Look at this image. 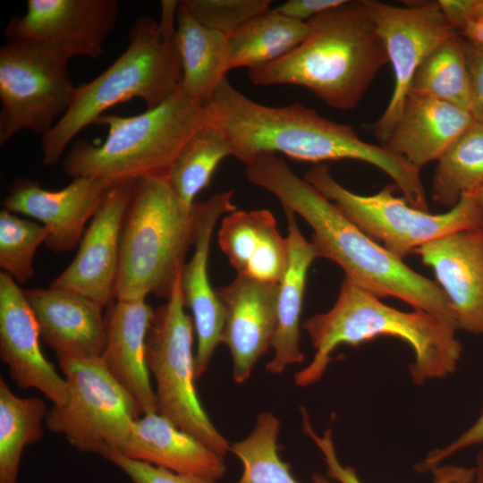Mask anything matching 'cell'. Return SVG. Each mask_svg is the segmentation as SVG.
<instances>
[{
    "mask_svg": "<svg viewBox=\"0 0 483 483\" xmlns=\"http://www.w3.org/2000/svg\"><path fill=\"white\" fill-rule=\"evenodd\" d=\"M100 455L120 468L132 483H215L208 477L177 473L128 458L114 449H106Z\"/></svg>",
    "mask_w": 483,
    "mask_h": 483,
    "instance_id": "obj_36",
    "label": "cell"
},
{
    "mask_svg": "<svg viewBox=\"0 0 483 483\" xmlns=\"http://www.w3.org/2000/svg\"><path fill=\"white\" fill-rule=\"evenodd\" d=\"M412 253L434 272L451 304L457 329L483 335V227L453 232Z\"/></svg>",
    "mask_w": 483,
    "mask_h": 483,
    "instance_id": "obj_19",
    "label": "cell"
},
{
    "mask_svg": "<svg viewBox=\"0 0 483 483\" xmlns=\"http://www.w3.org/2000/svg\"><path fill=\"white\" fill-rule=\"evenodd\" d=\"M154 315L146 299H140L116 300L105 316L106 343L101 358L143 415L157 412L146 360V341Z\"/></svg>",
    "mask_w": 483,
    "mask_h": 483,
    "instance_id": "obj_21",
    "label": "cell"
},
{
    "mask_svg": "<svg viewBox=\"0 0 483 483\" xmlns=\"http://www.w3.org/2000/svg\"><path fill=\"white\" fill-rule=\"evenodd\" d=\"M117 0H28L23 15L13 17L7 40L40 44L68 58L97 59L118 21Z\"/></svg>",
    "mask_w": 483,
    "mask_h": 483,
    "instance_id": "obj_13",
    "label": "cell"
},
{
    "mask_svg": "<svg viewBox=\"0 0 483 483\" xmlns=\"http://www.w3.org/2000/svg\"><path fill=\"white\" fill-rule=\"evenodd\" d=\"M233 191L211 196L197 202L194 251L180 275V285L185 306L192 314L197 335L195 368L197 379L207 370L216 346L222 343L224 313L208 277V257L214 230L219 218L236 210Z\"/></svg>",
    "mask_w": 483,
    "mask_h": 483,
    "instance_id": "obj_17",
    "label": "cell"
},
{
    "mask_svg": "<svg viewBox=\"0 0 483 483\" xmlns=\"http://www.w3.org/2000/svg\"><path fill=\"white\" fill-rule=\"evenodd\" d=\"M279 431V419L271 412H261L250 434L231 445L230 451L243 466L238 483H300L292 474L289 464L280 458ZM313 482L331 483L317 474L313 475Z\"/></svg>",
    "mask_w": 483,
    "mask_h": 483,
    "instance_id": "obj_32",
    "label": "cell"
},
{
    "mask_svg": "<svg viewBox=\"0 0 483 483\" xmlns=\"http://www.w3.org/2000/svg\"><path fill=\"white\" fill-rule=\"evenodd\" d=\"M347 0H289L275 8L293 20L308 22L318 15L344 4Z\"/></svg>",
    "mask_w": 483,
    "mask_h": 483,
    "instance_id": "obj_39",
    "label": "cell"
},
{
    "mask_svg": "<svg viewBox=\"0 0 483 483\" xmlns=\"http://www.w3.org/2000/svg\"><path fill=\"white\" fill-rule=\"evenodd\" d=\"M474 469V483H483V450L479 453L476 458Z\"/></svg>",
    "mask_w": 483,
    "mask_h": 483,
    "instance_id": "obj_43",
    "label": "cell"
},
{
    "mask_svg": "<svg viewBox=\"0 0 483 483\" xmlns=\"http://www.w3.org/2000/svg\"><path fill=\"white\" fill-rule=\"evenodd\" d=\"M35 315L17 282L0 273V358L19 387L35 388L53 402L64 405L68 385L44 356Z\"/></svg>",
    "mask_w": 483,
    "mask_h": 483,
    "instance_id": "obj_16",
    "label": "cell"
},
{
    "mask_svg": "<svg viewBox=\"0 0 483 483\" xmlns=\"http://www.w3.org/2000/svg\"><path fill=\"white\" fill-rule=\"evenodd\" d=\"M118 452L177 473L215 480L226 470L224 456L157 412L140 416L127 443Z\"/></svg>",
    "mask_w": 483,
    "mask_h": 483,
    "instance_id": "obj_24",
    "label": "cell"
},
{
    "mask_svg": "<svg viewBox=\"0 0 483 483\" xmlns=\"http://www.w3.org/2000/svg\"><path fill=\"white\" fill-rule=\"evenodd\" d=\"M469 21L483 22V0H475Z\"/></svg>",
    "mask_w": 483,
    "mask_h": 483,
    "instance_id": "obj_42",
    "label": "cell"
},
{
    "mask_svg": "<svg viewBox=\"0 0 483 483\" xmlns=\"http://www.w3.org/2000/svg\"><path fill=\"white\" fill-rule=\"evenodd\" d=\"M470 112V84L463 39L456 32L437 47L416 72L410 92Z\"/></svg>",
    "mask_w": 483,
    "mask_h": 483,
    "instance_id": "obj_30",
    "label": "cell"
},
{
    "mask_svg": "<svg viewBox=\"0 0 483 483\" xmlns=\"http://www.w3.org/2000/svg\"><path fill=\"white\" fill-rule=\"evenodd\" d=\"M302 328L315 354L294 375L299 386H310L323 377L338 346H358L381 335L396 337L411 347L413 360L409 372L417 385L454 373L462 352L454 328L425 311L406 312L390 307L345 277L334 306L305 320Z\"/></svg>",
    "mask_w": 483,
    "mask_h": 483,
    "instance_id": "obj_4",
    "label": "cell"
},
{
    "mask_svg": "<svg viewBox=\"0 0 483 483\" xmlns=\"http://www.w3.org/2000/svg\"><path fill=\"white\" fill-rule=\"evenodd\" d=\"M229 156L232 151L228 142L210 123L185 145L167 179L173 191L186 208L194 206V198L209 184L218 165Z\"/></svg>",
    "mask_w": 483,
    "mask_h": 483,
    "instance_id": "obj_31",
    "label": "cell"
},
{
    "mask_svg": "<svg viewBox=\"0 0 483 483\" xmlns=\"http://www.w3.org/2000/svg\"><path fill=\"white\" fill-rule=\"evenodd\" d=\"M180 275L167 301L155 309L146 360L157 384V413L225 456L231 444L213 425L195 386L194 325L184 308Z\"/></svg>",
    "mask_w": 483,
    "mask_h": 483,
    "instance_id": "obj_9",
    "label": "cell"
},
{
    "mask_svg": "<svg viewBox=\"0 0 483 483\" xmlns=\"http://www.w3.org/2000/svg\"><path fill=\"white\" fill-rule=\"evenodd\" d=\"M68 385L64 405L48 410L45 425L81 452L121 451L142 411L101 357L58 358Z\"/></svg>",
    "mask_w": 483,
    "mask_h": 483,
    "instance_id": "obj_10",
    "label": "cell"
},
{
    "mask_svg": "<svg viewBox=\"0 0 483 483\" xmlns=\"http://www.w3.org/2000/svg\"><path fill=\"white\" fill-rule=\"evenodd\" d=\"M48 233L42 225L18 217L6 209L0 212V267L17 283L34 276V257Z\"/></svg>",
    "mask_w": 483,
    "mask_h": 483,
    "instance_id": "obj_33",
    "label": "cell"
},
{
    "mask_svg": "<svg viewBox=\"0 0 483 483\" xmlns=\"http://www.w3.org/2000/svg\"><path fill=\"white\" fill-rule=\"evenodd\" d=\"M309 30V22L269 9L228 37V72L241 67L249 70L280 59L300 46Z\"/></svg>",
    "mask_w": 483,
    "mask_h": 483,
    "instance_id": "obj_27",
    "label": "cell"
},
{
    "mask_svg": "<svg viewBox=\"0 0 483 483\" xmlns=\"http://www.w3.org/2000/svg\"><path fill=\"white\" fill-rule=\"evenodd\" d=\"M304 179L365 234L402 259L441 236L483 227V211L472 193L463 194L449 211L431 214L394 196L391 187L369 196L356 194L342 186L324 164L312 167Z\"/></svg>",
    "mask_w": 483,
    "mask_h": 483,
    "instance_id": "obj_8",
    "label": "cell"
},
{
    "mask_svg": "<svg viewBox=\"0 0 483 483\" xmlns=\"http://www.w3.org/2000/svg\"><path fill=\"white\" fill-rule=\"evenodd\" d=\"M71 59L46 46L7 40L0 49V144L27 130L44 136L71 106Z\"/></svg>",
    "mask_w": 483,
    "mask_h": 483,
    "instance_id": "obj_11",
    "label": "cell"
},
{
    "mask_svg": "<svg viewBox=\"0 0 483 483\" xmlns=\"http://www.w3.org/2000/svg\"><path fill=\"white\" fill-rule=\"evenodd\" d=\"M47 411L41 398L19 397L0 378V483H18L21 453L42 438Z\"/></svg>",
    "mask_w": 483,
    "mask_h": 483,
    "instance_id": "obj_28",
    "label": "cell"
},
{
    "mask_svg": "<svg viewBox=\"0 0 483 483\" xmlns=\"http://www.w3.org/2000/svg\"><path fill=\"white\" fill-rule=\"evenodd\" d=\"M218 244L237 275L279 284L288 262V242L271 211L235 210L224 216Z\"/></svg>",
    "mask_w": 483,
    "mask_h": 483,
    "instance_id": "obj_23",
    "label": "cell"
},
{
    "mask_svg": "<svg viewBox=\"0 0 483 483\" xmlns=\"http://www.w3.org/2000/svg\"><path fill=\"white\" fill-rule=\"evenodd\" d=\"M210 123L208 103L178 88L158 106L132 116L103 114L95 123L107 127L98 145L77 141L64 158L72 179L95 177L113 183L168 174L176 158Z\"/></svg>",
    "mask_w": 483,
    "mask_h": 483,
    "instance_id": "obj_6",
    "label": "cell"
},
{
    "mask_svg": "<svg viewBox=\"0 0 483 483\" xmlns=\"http://www.w3.org/2000/svg\"><path fill=\"white\" fill-rule=\"evenodd\" d=\"M216 294L224 313L222 343L231 353L233 378L241 384L272 348L277 325L278 284L237 275L216 290Z\"/></svg>",
    "mask_w": 483,
    "mask_h": 483,
    "instance_id": "obj_18",
    "label": "cell"
},
{
    "mask_svg": "<svg viewBox=\"0 0 483 483\" xmlns=\"http://www.w3.org/2000/svg\"><path fill=\"white\" fill-rule=\"evenodd\" d=\"M479 207L483 211V186L472 192Z\"/></svg>",
    "mask_w": 483,
    "mask_h": 483,
    "instance_id": "obj_44",
    "label": "cell"
},
{
    "mask_svg": "<svg viewBox=\"0 0 483 483\" xmlns=\"http://www.w3.org/2000/svg\"><path fill=\"white\" fill-rule=\"evenodd\" d=\"M287 219L288 262L278 284L277 325L272 348L274 355L267 370L282 373L288 366L302 362L301 351V318L309 267L318 258L313 243L301 233L295 214L283 207Z\"/></svg>",
    "mask_w": 483,
    "mask_h": 483,
    "instance_id": "obj_25",
    "label": "cell"
},
{
    "mask_svg": "<svg viewBox=\"0 0 483 483\" xmlns=\"http://www.w3.org/2000/svg\"><path fill=\"white\" fill-rule=\"evenodd\" d=\"M474 121L470 112L456 106L409 93L401 117L383 145L420 171L438 160Z\"/></svg>",
    "mask_w": 483,
    "mask_h": 483,
    "instance_id": "obj_22",
    "label": "cell"
},
{
    "mask_svg": "<svg viewBox=\"0 0 483 483\" xmlns=\"http://www.w3.org/2000/svg\"><path fill=\"white\" fill-rule=\"evenodd\" d=\"M179 1H161L160 20H136L126 50L94 80L76 87L73 101L41 138L43 163H59L74 137L107 109L140 98L147 109L166 99L180 85L182 66L175 43Z\"/></svg>",
    "mask_w": 483,
    "mask_h": 483,
    "instance_id": "obj_5",
    "label": "cell"
},
{
    "mask_svg": "<svg viewBox=\"0 0 483 483\" xmlns=\"http://www.w3.org/2000/svg\"><path fill=\"white\" fill-rule=\"evenodd\" d=\"M115 184L95 177H79L61 190L51 191L20 178L10 187L3 207L40 221L48 233L47 247L65 252L80 242L87 223Z\"/></svg>",
    "mask_w": 483,
    "mask_h": 483,
    "instance_id": "obj_15",
    "label": "cell"
},
{
    "mask_svg": "<svg viewBox=\"0 0 483 483\" xmlns=\"http://www.w3.org/2000/svg\"><path fill=\"white\" fill-rule=\"evenodd\" d=\"M483 445V405L474 422L460 434L454 440L442 448L431 451L418 464L419 472L432 471L453 454L469 447Z\"/></svg>",
    "mask_w": 483,
    "mask_h": 483,
    "instance_id": "obj_37",
    "label": "cell"
},
{
    "mask_svg": "<svg viewBox=\"0 0 483 483\" xmlns=\"http://www.w3.org/2000/svg\"><path fill=\"white\" fill-rule=\"evenodd\" d=\"M308 22L306 39L280 59L249 69L250 80L301 86L334 108L352 109L389 63L382 38L362 1H346Z\"/></svg>",
    "mask_w": 483,
    "mask_h": 483,
    "instance_id": "obj_3",
    "label": "cell"
},
{
    "mask_svg": "<svg viewBox=\"0 0 483 483\" xmlns=\"http://www.w3.org/2000/svg\"><path fill=\"white\" fill-rule=\"evenodd\" d=\"M40 336L58 358L102 357L106 335L103 306L78 292L50 286L24 291Z\"/></svg>",
    "mask_w": 483,
    "mask_h": 483,
    "instance_id": "obj_20",
    "label": "cell"
},
{
    "mask_svg": "<svg viewBox=\"0 0 483 483\" xmlns=\"http://www.w3.org/2000/svg\"><path fill=\"white\" fill-rule=\"evenodd\" d=\"M458 34L464 39L483 45V22L469 21Z\"/></svg>",
    "mask_w": 483,
    "mask_h": 483,
    "instance_id": "obj_41",
    "label": "cell"
},
{
    "mask_svg": "<svg viewBox=\"0 0 483 483\" xmlns=\"http://www.w3.org/2000/svg\"><path fill=\"white\" fill-rule=\"evenodd\" d=\"M463 39L470 84V113L483 123V45Z\"/></svg>",
    "mask_w": 483,
    "mask_h": 483,
    "instance_id": "obj_38",
    "label": "cell"
},
{
    "mask_svg": "<svg viewBox=\"0 0 483 483\" xmlns=\"http://www.w3.org/2000/svg\"><path fill=\"white\" fill-rule=\"evenodd\" d=\"M133 182L115 184L91 219L71 264L50 286L84 295L103 307L115 298L120 241Z\"/></svg>",
    "mask_w": 483,
    "mask_h": 483,
    "instance_id": "obj_14",
    "label": "cell"
},
{
    "mask_svg": "<svg viewBox=\"0 0 483 483\" xmlns=\"http://www.w3.org/2000/svg\"><path fill=\"white\" fill-rule=\"evenodd\" d=\"M246 176L309 224L318 258L336 263L352 284L380 299L402 300L458 330L451 304L436 282L365 234L276 154L257 157L246 166Z\"/></svg>",
    "mask_w": 483,
    "mask_h": 483,
    "instance_id": "obj_1",
    "label": "cell"
},
{
    "mask_svg": "<svg viewBox=\"0 0 483 483\" xmlns=\"http://www.w3.org/2000/svg\"><path fill=\"white\" fill-rule=\"evenodd\" d=\"M196 205L186 208L167 176L133 182L123 225L115 299H168L193 245Z\"/></svg>",
    "mask_w": 483,
    "mask_h": 483,
    "instance_id": "obj_7",
    "label": "cell"
},
{
    "mask_svg": "<svg viewBox=\"0 0 483 483\" xmlns=\"http://www.w3.org/2000/svg\"><path fill=\"white\" fill-rule=\"evenodd\" d=\"M382 38L391 63L394 86L379 119L371 126L384 144L399 121L413 77L429 55L456 33L437 1L419 2L405 7L362 0Z\"/></svg>",
    "mask_w": 483,
    "mask_h": 483,
    "instance_id": "obj_12",
    "label": "cell"
},
{
    "mask_svg": "<svg viewBox=\"0 0 483 483\" xmlns=\"http://www.w3.org/2000/svg\"><path fill=\"white\" fill-rule=\"evenodd\" d=\"M301 412L303 431L322 453L327 475L339 483H363L352 467L340 463L335 449L332 430L327 428L321 436L318 435L309 422L307 411L303 410ZM431 472L433 483H474L473 467L441 464Z\"/></svg>",
    "mask_w": 483,
    "mask_h": 483,
    "instance_id": "obj_35",
    "label": "cell"
},
{
    "mask_svg": "<svg viewBox=\"0 0 483 483\" xmlns=\"http://www.w3.org/2000/svg\"><path fill=\"white\" fill-rule=\"evenodd\" d=\"M175 43L182 89L195 99L208 103L228 72V38L202 25L179 1Z\"/></svg>",
    "mask_w": 483,
    "mask_h": 483,
    "instance_id": "obj_26",
    "label": "cell"
},
{
    "mask_svg": "<svg viewBox=\"0 0 483 483\" xmlns=\"http://www.w3.org/2000/svg\"><path fill=\"white\" fill-rule=\"evenodd\" d=\"M208 106L209 123L224 135L232 156L245 165L260 154L277 152L303 162L359 160L386 174L399 164L397 155L383 145L364 141L348 124L331 121L300 103L276 107L258 103L226 78Z\"/></svg>",
    "mask_w": 483,
    "mask_h": 483,
    "instance_id": "obj_2",
    "label": "cell"
},
{
    "mask_svg": "<svg viewBox=\"0 0 483 483\" xmlns=\"http://www.w3.org/2000/svg\"><path fill=\"white\" fill-rule=\"evenodd\" d=\"M437 161L432 199L453 208L483 186V123L474 121Z\"/></svg>",
    "mask_w": 483,
    "mask_h": 483,
    "instance_id": "obj_29",
    "label": "cell"
},
{
    "mask_svg": "<svg viewBox=\"0 0 483 483\" xmlns=\"http://www.w3.org/2000/svg\"><path fill=\"white\" fill-rule=\"evenodd\" d=\"M181 3L205 27L227 38L252 18L269 10V0H183Z\"/></svg>",
    "mask_w": 483,
    "mask_h": 483,
    "instance_id": "obj_34",
    "label": "cell"
},
{
    "mask_svg": "<svg viewBox=\"0 0 483 483\" xmlns=\"http://www.w3.org/2000/svg\"><path fill=\"white\" fill-rule=\"evenodd\" d=\"M437 3L447 21L459 33L469 21L475 0H439Z\"/></svg>",
    "mask_w": 483,
    "mask_h": 483,
    "instance_id": "obj_40",
    "label": "cell"
}]
</instances>
